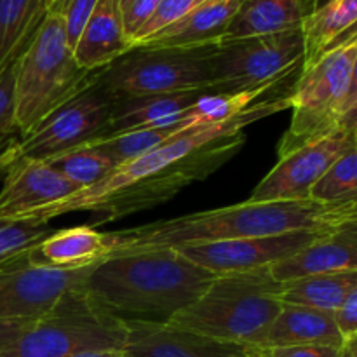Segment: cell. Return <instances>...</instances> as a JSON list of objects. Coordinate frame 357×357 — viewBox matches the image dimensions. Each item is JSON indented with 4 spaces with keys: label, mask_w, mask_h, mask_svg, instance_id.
I'll return each instance as SVG.
<instances>
[{
    "label": "cell",
    "mask_w": 357,
    "mask_h": 357,
    "mask_svg": "<svg viewBox=\"0 0 357 357\" xmlns=\"http://www.w3.org/2000/svg\"><path fill=\"white\" fill-rule=\"evenodd\" d=\"M289 108L288 96L258 101L225 122L195 126L122 164L93 187L44 206L20 222L49 223L68 213L98 215L93 227L146 211L176 197L183 188L202 181L229 162L246 143L244 128Z\"/></svg>",
    "instance_id": "1"
},
{
    "label": "cell",
    "mask_w": 357,
    "mask_h": 357,
    "mask_svg": "<svg viewBox=\"0 0 357 357\" xmlns=\"http://www.w3.org/2000/svg\"><path fill=\"white\" fill-rule=\"evenodd\" d=\"M357 222V204L316 201L241 202L171 220L108 232L112 255L180 248L187 244L279 236L296 230H326Z\"/></svg>",
    "instance_id": "2"
},
{
    "label": "cell",
    "mask_w": 357,
    "mask_h": 357,
    "mask_svg": "<svg viewBox=\"0 0 357 357\" xmlns=\"http://www.w3.org/2000/svg\"><path fill=\"white\" fill-rule=\"evenodd\" d=\"M216 275L173 248L131 251L105 258L80 289L112 312L169 321L194 303Z\"/></svg>",
    "instance_id": "3"
},
{
    "label": "cell",
    "mask_w": 357,
    "mask_h": 357,
    "mask_svg": "<svg viewBox=\"0 0 357 357\" xmlns=\"http://www.w3.org/2000/svg\"><path fill=\"white\" fill-rule=\"evenodd\" d=\"M282 282L271 267L222 274L167 323L215 340L253 345L282 309Z\"/></svg>",
    "instance_id": "4"
},
{
    "label": "cell",
    "mask_w": 357,
    "mask_h": 357,
    "mask_svg": "<svg viewBox=\"0 0 357 357\" xmlns=\"http://www.w3.org/2000/svg\"><path fill=\"white\" fill-rule=\"evenodd\" d=\"M96 72L82 68L66 38L61 16L47 10L16 59L14 101L21 136L33 131L56 108L89 86Z\"/></svg>",
    "instance_id": "5"
},
{
    "label": "cell",
    "mask_w": 357,
    "mask_h": 357,
    "mask_svg": "<svg viewBox=\"0 0 357 357\" xmlns=\"http://www.w3.org/2000/svg\"><path fill=\"white\" fill-rule=\"evenodd\" d=\"M128 323L79 288L70 289L0 357H70L84 352L124 351Z\"/></svg>",
    "instance_id": "6"
},
{
    "label": "cell",
    "mask_w": 357,
    "mask_h": 357,
    "mask_svg": "<svg viewBox=\"0 0 357 357\" xmlns=\"http://www.w3.org/2000/svg\"><path fill=\"white\" fill-rule=\"evenodd\" d=\"M356 56L357 31L302 66L288 94L293 115L288 131L279 142V157L338 128Z\"/></svg>",
    "instance_id": "7"
},
{
    "label": "cell",
    "mask_w": 357,
    "mask_h": 357,
    "mask_svg": "<svg viewBox=\"0 0 357 357\" xmlns=\"http://www.w3.org/2000/svg\"><path fill=\"white\" fill-rule=\"evenodd\" d=\"M218 44L192 47L138 45L100 70L98 82L115 100L213 89L211 56Z\"/></svg>",
    "instance_id": "8"
},
{
    "label": "cell",
    "mask_w": 357,
    "mask_h": 357,
    "mask_svg": "<svg viewBox=\"0 0 357 357\" xmlns=\"http://www.w3.org/2000/svg\"><path fill=\"white\" fill-rule=\"evenodd\" d=\"M303 59L305 37L302 28L222 40L211 56L213 89L225 94L268 91L300 72Z\"/></svg>",
    "instance_id": "9"
},
{
    "label": "cell",
    "mask_w": 357,
    "mask_h": 357,
    "mask_svg": "<svg viewBox=\"0 0 357 357\" xmlns=\"http://www.w3.org/2000/svg\"><path fill=\"white\" fill-rule=\"evenodd\" d=\"M114 105L115 98L98 82L96 72L89 86L56 108L33 131L21 136V142H17L21 157L49 160L105 138Z\"/></svg>",
    "instance_id": "10"
},
{
    "label": "cell",
    "mask_w": 357,
    "mask_h": 357,
    "mask_svg": "<svg viewBox=\"0 0 357 357\" xmlns=\"http://www.w3.org/2000/svg\"><path fill=\"white\" fill-rule=\"evenodd\" d=\"M356 145L354 132L338 126L328 135L279 157V162L255 187L248 201H309L312 187L330 169L331 164Z\"/></svg>",
    "instance_id": "11"
},
{
    "label": "cell",
    "mask_w": 357,
    "mask_h": 357,
    "mask_svg": "<svg viewBox=\"0 0 357 357\" xmlns=\"http://www.w3.org/2000/svg\"><path fill=\"white\" fill-rule=\"evenodd\" d=\"M30 251L0 271V321L40 319L65 293L82 286L94 267L45 268L30 260Z\"/></svg>",
    "instance_id": "12"
},
{
    "label": "cell",
    "mask_w": 357,
    "mask_h": 357,
    "mask_svg": "<svg viewBox=\"0 0 357 357\" xmlns=\"http://www.w3.org/2000/svg\"><path fill=\"white\" fill-rule=\"evenodd\" d=\"M328 230H296L279 236L246 237V239L216 241V243L187 244L173 248L199 267L211 274H234L272 267L293 257Z\"/></svg>",
    "instance_id": "13"
},
{
    "label": "cell",
    "mask_w": 357,
    "mask_h": 357,
    "mask_svg": "<svg viewBox=\"0 0 357 357\" xmlns=\"http://www.w3.org/2000/svg\"><path fill=\"white\" fill-rule=\"evenodd\" d=\"M129 357H251L246 345L215 340L167 321L126 319Z\"/></svg>",
    "instance_id": "14"
},
{
    "label": "cell",
    "mask_w": 357,
    "mask_h": 357,
    "mask_svg": "<svg viewBox=\"0 0 357 357\" xmlns=\"http://www.w3.org/2000/svg\"><path fill=\"white\" fill-rule=\"evenodd\" d=\"M79 190V185L63 176L45 160L20 157L3 176L0 220L20 222L30 213L70 197Z\"/></svg>",
    "instance_id": "15"
},
{
    "label": "cell",
    "mask_w": 357,
    "mask_h": 357,
    "mask_svg": "<svg viewBox=\"0 0 357 357\" xmlns=\"http://www.w3.org/2000/svg\"><path fill=\"white\" fill-rule=\"evenodd\" d=\"M344 271H357V222L328 230L302 251L271 267L279 282Z\"/></svg>",
    "instance_id": "16"
},
{
    "label": "cell",
    "mask_w": 357,
    "mask_h": 357,
    "mask_svg": "<svg viewBox=\"0 0 357 357\" xmlns=\"http://www.w3.org/2000/svg\"><path fill=\"white\" fill-rule=\"evenodd\" d=\"M296 345H328L345 347L335 312L312 307L282 303L281 312L255 340L251 347H296Z\"/></svg>",
    "instance_id": "17"
},
{
    "label": "cell",
    "mask_w": 357,
    "mask_h": 357,
    "mask_svg": "<svg viewBox=\"0 0 357 357\" xmlns=\"http://www.w3.org/2000/svg\"><path fill=\"white\" fill-rule=\"evenodd\" d=\"M110 251L108 232H98L93 225H77L54 230L42 239L31 248L30 260L54 271H79L98 265L108 258Z\"/></svg>",
    "instance_id": "18"
},
{
    "label": "cell",
    "mask_w": 357,
    "mask_h": 357,
    "mask_svg": "<svg viewBox=\"0 0 357 357\" xmlns=\"http://www.w3.org/2000/svg\"><path fill=\"white\" fill-rule=\"evenodd\" d=\"M131 49L117 0H100L73 47V54L82 68L100 72Z\"/></svg>",
    "instance_id": "19"
},
{
    "label": "cell",
    "mask_w": 357,
    "mask_h": 357,
    "mask_svg": "<svg viewBox=\"0 0 357 357\" xmlns=\"http://www.w3.org/2000/svg\"><path fill=\"white\" fill-rule=\"evenodd\" d=\"M241 0H206L176 23L157 31L138 45L145 47H192L218 44L225 37ZM135 45V47H138Z\"/></svg>",
    "instance_id": "20"
},
{
    "label": "cell",
    "mask_w": 357,
    "mask_h": 357,
    "mask_svg": "<svg viewBox=\"0 0 357 357\" xmlns=\"http://www.w3.org/2000/svg\"><path fill=\"white\" fill-rule=\"evenodd\" d=\"M215 89L181 91L169 94H150V96L121 98L115 100L114 112L105 138L121 135V132L135 131L149 126L167 124L178 115L185 114L202 96ZM103 139V138H101Z\"/></svg>",
    "instance_id": "21"
},
{
    "label": "cell",
    "mask_w": 357,
    "mask_h": 357,
    "mask_svg": "<svg viewBox=\"0 0 357 357\" xmlns=\"http://www.w3.org/2000/svg\"><path fill=\"white\" fill-rule=\"evenodd\" d=\"M307 14L305 0H241L222 40L298 30Z\"/></svg>",
    "instance_id": "22"
},
{
    "label": "cell",
    "mask_w": 357,
    "mask_h": 357,
    "mask_svg": "<svg viewBox=\"0 0 357 357\" xmlns=\"http://www.w3.org/2000/svg\"><path fill=\"white\" fill-rule=\"evenodd\" d=\"M302 31L305 37V65L357 31V0H328L319 9L307 14Z\"/></svg>",
    "instance_id": "23"
},
{
    "label": "cell",
    "mask_w": 357,
    "mask_h": 357,
    "mask_svg": "<svg viewBox=\"0 0 357 357\" xmlns=\"http://www.w3.org/2000/svg\"><path fill=\"white\" fill-rule=\"evenodd\" d=\"M356 288L357 271L330 272L282 282L279 298L282 303L335 312Z\"/></svg>",
    "instance_id": "24"
},
{
    "label": "cell",
    "mask_w": 357,
    "mask_h": 357,
    "mask_svg": "<svg viewBox=\"0 0 357 357\" xmlns=\"http://www.w3.org/2000/svg\"><path fill=\"white\" fill-rule=\"evenodd\" d=\"M195 126L201 124L195 122L194 115L190 114V108H188L185 114L178 115V117H174L173 121L167 122V124L149 126V128H139L135 129V131L121 132V135L110 136V138L91 142L89 145L101 150V152H103L105 155L110 157L115 162V166L119 167L122 166V164L129 162V160L145 155L146 152H152L153 149L169 142V139L173 138V136H176L178 132L185 131V129L188 128H195Z\"/></svg>",
    "instance_id": "25"
},
{
    "label": "cell",
    "mask_w": 357,
    "mask_h": 357,
    "mask_svg": "<svg viewBox=\"0 0 357 357\" xmlns=\"http://www.w3.org/2000/svg\"><path fill=\"white\" fill-rule=\"evenodd\" d=\"M47 10L45 0H0V72L16 61Z\"/></svg>",
    "instance_id": "26"
},
{
    "label": "cell",
    "mask_w": 357,
    "mask_h": 357,
    "mask_svg": "<svg viewBox=\"0 0 357 357\" xmlns=\"http://www.w3.org/2000/svg\"><path fill=\"white\" fill-rule=\"evenodd\" d=\"M49 166L79 185L80 188L93 187L108 176L114 169H117L114 160L105 155L101 150L93 145H84L75 150L56 155L45 160Z\"/></svg>",
    "instance_id": "27"
},
{
    "label": "cell",
    "mask_w": 357,
    "mask_h": 357,
    "mask_svg": "<svg viewBox=\"0 0 357 357\" xmlns=\"http://www.w3.org/2000/svg\"><path fill=\"white\" fill-rule=\"evenodd\" d=\"M321 204H357V145L338 157L310 190Z\"/></svg>",
    "instance_id": "28"
},
{
    "label": "cell",
    "mask_w": 357,
    "mask_h": 357,
    "mask_svg": "<svg viewBox=\"0 0 357 357\" xmlns=\"http://www.w3.org/2000/svg\"><path fill=\"white\" fill-rule=\"evenodd\" d=\"M54 230L49 223L0 220V264L28 253Z\"/></svg>",
    "instance_id": "29"
},
{
    "label": "cell",
    "mask_w": 357,
    "mask_h": 357,
    "mask_svg": "<svg viewBox=\"0 0 357 357\" xmlns=\"http://www.w3.org/2000/svg\"><path fill=\"white\" fill-rule=\"evenodd\" d=\"M206 0H160L155 14L146 21L145 26L136 33L135 38H132V47L142 44V42H145L146 38L155 35L157 31L164 30V28H167L169 24L180 21L181 17H185L188 13H192L195 7H199Z\"/></svg>",
    "instance_id": "30"
},
{
    "label": "cell",
    "mask_w": 357,
    "mask_h": 357,
    "mask_svg": "<svg viewBox=\"0 0 357 357\" xmlns=\"http://www.w3.org/2000/svg\"><path fill=\"white\" fill-rule=\"evenodd\" d=\"M14 80H16V61L0 72V152L10 145L9 138L17 131Z\"/></svg>",
    "instance_id": "31"
},
{
    "label": "cell",
    "mask_w": 357,
    "mask_h": 357,
    "mask_svg": "<svg viewBox=\"0 0 357 357\" xmlns=\"http://www.w3.org/2000/svg\"><path fill=\"white\" fill-rule=\"evenodd\" d=\"M100 0H58L49 10H54L61 16L63 24H65L66 38L72 49L75 47L87 20L93 14L94 7Z\"/></svg>",
    "instance_id": "32"
},
{
    "label": "cell",
    "mask_w": 357,
    "mask_h": 357,
    "mask_svg": "<svg viewBox=\"0 0 357 357\" xmlns=\"http://www.w3.org/2000/svg\"><path fill=\"white\" fill-rule=\"evenodd\" d=\"M251 357H345L344 347L328 345H296V347H251Z\"/></svg>",
    "instance_id": "33"
},
{
    "label": "cell",
    "mask_w": 357,
    "mask_h": 357,
    "mask_svg": "<svg viewBox=\"0 0 357 357\" xmlns=\"http://www.w3.org/2000/svg\"><path fill=\"white\" fill-rule=\"evenodd\" d=\"M160 0H132L131 3L121 10L122 14V24H124V31L128 38L131 40L136 37L139 30L146 24V21L155 14L157 7H159Z\"/></svg>",
    "instance_id": "34"
},
{
    "label": "cell",
    "mask_w": 357,
    "mask_h": 357,
    "mask_svg": "<svg viewBox=\"0 0 357 357\" xmlns=\"http://www.w3.org/2000/svg\"><path fill=\"white\" fill-rule=\"evenodd\" d=\"M338 330L345 338V344L357 335V288L345 298V302L335 310Z\"/></svg>",
    "instance_id": "35"
},
{
    "label": "cell",
    "mask_w": 357,
    "mask_h": 357,
    "mask_svg": "<svg viewBox=\"0 0 357 357\" xmlns=\"http://www.w3.org/2000/svg\"><path fill=\"white\" fill-rule=\"evenodd\" d=\"M33 323L35 321L31 319L0 321V351H3L10 344H14Z\"/></svg>",
    "instance_id": "36"
},
{
    "label": "cell",
    "mask_w": 357,
    "mask_h": 357,
    "mask_svg": "<svg viewBox=\"0 0 357 357\" xmlns=\"http://www.w3.org/2000/svg\"><path fill=\"white\" fill-rule=\"evenodd\" d=\"M20 157L21 153H20V145H17V142H13L9 146H6V149L0 152V178L6 176L9 167L13 166Z\"/></svg>",
    "instance_id": "37"
},
{
    "label": "cell",
    "mask_w": 357,
    "mask_h": 357,
    "mask_svg": "<svg viewBox=\"0 0 357 357\" xmlns=\"http://www.w3.org/2000/svg\"><path fill=\"white\" fill-rule=\"evenodd\" d=\"M338 126H340V128H344L345 131H351L356 135V131H357V101L352 105L351 108H349L347 112H345L344 115H342L340 121H338Z\"/></svg>",
    "instance_id": "38"
},
{
    "label": "cell",
    "mask_w": 357,
    "mask_h": 357,
    "mask_svg": "<svg viewBox=\"0 0 357 357\" xmlns=\"http://www.w3.org/2000/svg\"><path fill=\"white\" fill-rule=\"evenodd\" d=\"M356 101H357V56L354 59V66H352L351 86H349V93H347V98H345V105H344V112H342V115H344L345 112L356 103Z\"/></svg>",
    "instance_id": "39"
},
{
    "label": "cell",
    "mask_w": 357,
    "mask_h": 357,
    "mask_svg": "<svg viewBox=\"0 0 357 357\" xmlns=\"http://www.w3.org/2000/svg\"><path fill=\"white\" fill-rule=\"evenodd\" d=\"M70 357H129L126 351H100V352H84V354Z\"/></svg>",
    "instance_id": "40"
},
{
    "label": "cell",
    "mask_w": 357,
    "mask_h": 357,
    "mask_svg": "<svg viewBox=\"0 0 357 357\" xmlns=\"http://www.w3.org/2000/svg\"><path fill=\"white\" fill-rule=\"evenodd\" d=\"M345 357H357V335L345 344Z\"/></svg>",
    "instance_id": "41"
},
{
    "label": "cell",
    "mask_w": 357,
    "mask_h": 357,
    "mask_svg": "<svg viewBox=\"0 0 357 357\" xmlns=\"http://www.w3.org/2000/svg\"><path fill=\"white\" fill-rule=\"evenodd\" d=\"M328 0H305V3H307V10H309V14L312 13V10H316V9H319L321 6H324V3H326Z\"/></svg>",
    "instance_id": "42"
},
{
    "label": "cell",
    "mask_w": 357,
    "mask_h": 357,
    "mask_svg": "<svg viewBox=\"0 0 357 357\" xmlns=\"http://www.w3.org/2000/svg\"><path fill=\"white\" fill-rule=\"evenodd\" d=\"M132 0H117V3H119V7H121V10L124 9L126 6H128V3H131Z\"/></svg>",
    "instance_id": "43"
},
{
    "label": "cell",
    "mask_w": 357,
    "mask_h": 357,
    "mask_svg": "<svg viewBox=\"0 0 357 357\" xmlns=\"http://www.w3.org/2000/svg\"><path fill=\"white\" fill-rule=\"evenodd\" d=\"M56 2H58V0H45V3H47V9H51Z\"/></svg>",
    "instance_id": "44"
},
{
    "label": "cell",
    "mask_w": 357,
    "mask_h": 357,
    "mask_svg": "<svg viewBox=\"0 0 357 357\" xmlns=\"http://www.w3.org/2000/svg\"><path fill=\"white\" fill-rule=\"evenodd\" d=\"M17 258H20V257H17ZM14 260H16V258H14ZM10 261H13V260L6 261V264H0V271H2V268H3V267H6V265H9V264H10Z\"/></svg>",
    "instance_id": "45"
},
{
    "label": "cell",
    "mask_w": 357,
    "mask_h": 357,
    "mask_svg": "<svg viewBox=\"0 0 357 357\" xmlns=\"http://www.w3.org/2000/svg\"><path fill=\"white\" fill-rule=\"evenodd\" d=\"M356 142H357V131H356Z\"/></svg>",
    "instance_id": "46"
}]
</instances>
